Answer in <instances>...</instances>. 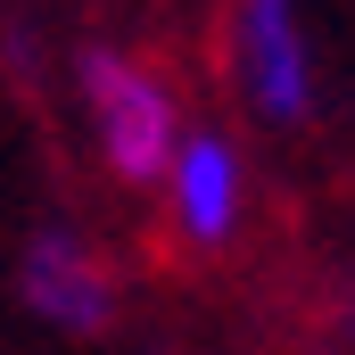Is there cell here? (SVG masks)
I'll list each match as a JSON object with an SVG mask.
<instances>
[{"mask_svg":"<svg viewBox=\"0 0 355 355\" xmlns=\"http://www.w3.org/2000/svg\"><path fill=\"white\" fill-rule=\"evenodd\" d=\"M83 99L99 116V149L124 182H166L174 166V141H182V107L174 91L157 83L149 67H132L124 50H83Z\"/></svg>","mask_w":355,"mask_h":355,"instance_id":"1","label":"cell"},{"mask_svg":"<svg viewBox=\"0 0 355 355\" xmlns=\"http://www.w3.org/2000/svg\"><path fill=\"white\" fill-rule=\"evenodd\" d=\"M248 91L272 124H306L314 116V42L297 25V0H248Z\"/></svg>","mask_w":355,"mask_h":355,"instance_id":"2","label":"cell"},{"mask_svg":"<svg viewBox=\"0 0 355 355\" xmlns=\"http://www.w3.org/2000/svg\"><path fill=\"white\" fill-rule=\"evenodd\" d=\"M166 182H174V223L190 248H223L240 232V149L223 132H182Z\"/></svg>","mask_w":355,"mask_h":355,"instance_id":"3","label":"cell"},{"mask_svg":"<svg viewBox=\"0 0 355 355\" xmlns=\"http://www.w3.org/2000/svg\"><path fill=\"white\" fill-rule=\"evenodd\" d=\"M25 306L42 314V322H58V331H99L107 314H116V281L107 265L91 257L83 240H67V232H42L33 248H25Z\"/></svg>","mask_w":355,"mask_h":355,"instance_id":"4","label":"cell"}]
</instances>
